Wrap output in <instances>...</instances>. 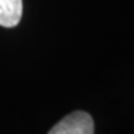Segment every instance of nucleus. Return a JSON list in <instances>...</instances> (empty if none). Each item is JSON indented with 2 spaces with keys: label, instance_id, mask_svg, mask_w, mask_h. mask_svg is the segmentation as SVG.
Masks as SVG:
<instances>
[{
  "label": "nucleus",
  "instance_id": "2",
  "mask_svg": "<svg viewBox=\"0 0 134 134\" xmlns=\"http://www.w3.org/2000/svg\"><path fill=\"white\" fill-rule=\"evenodd\" d=\"M23 15V0H0V25L15 27Z\"/></svg>",
  "mask_w": 134,
  "mask_h": 134
},
{
  "label": "nucleus",
  "instance_id": "1",
  "mask_svg": "<svg viewBox=\"0 0 134 134\" xmlns=\"http://www.w3.org/2000/svg\"><path fill=\"white\" fill-rule=\"evenodd\" d=\"M48 134H94V121L90 113L76 110L57 122Z\"/></svg>",
  "mask_w": 134,
  "mask_h": 134
}]
</instances>
